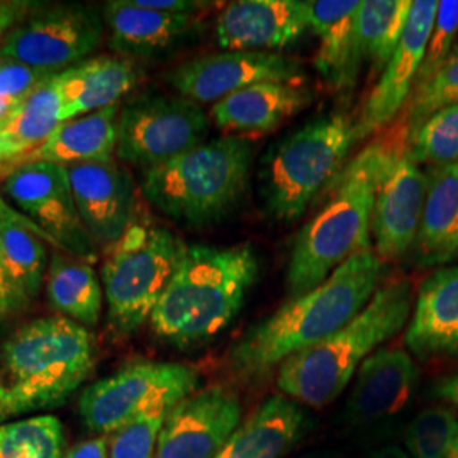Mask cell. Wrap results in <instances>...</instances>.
I'll list each match as a JSON object with an SVG mask.
<instances>
[{"label": "cell", "mask_w": 458, "mask_h": 458, "mask_svg": "<svg viewBox=\"0 0 458 458\" xmlns=\"http://www.w3.org/2000/svg\"><path fill=\"white\" fill-rule=\"evenodd\" d=\"M384 262L372 250L353 255L308 294L289 299L229 350L231 376L259 382L289 357L325 342L360 314L380 287Z\"/></svg>", "instance_id": "6da1fadb"}, {"label": "cell", "mask_w": 458, "mask_h": 458, "mask_svg": "<svg viewBox=\"0 0 458 458\" xmlns=\"http://www.w3.org/2000/svg\"><path fill=\"white\" fill-rule=\"evenodd\" d=\"M406 145L401 126L363 148L329 183V200L295 240L285 276L289 299L311 293L353 255L370 250L377 191Z\"/></svg>", "instance_id": "7a4b0ae2"}, {"label": "cell", "mask_w": 458, "mask_h": 458, "mask_svg": "<svg viewBox=\"0 0 458 458\" xmlns=\"http://www.w3.org/2000/svg\"><path fill=\"white\" fill-rule=\"evenodd\" d=\"M257 277L250 245H185L149 318L155 335L181 348L211 342L238 316Z\"/></svg>", "instance_id": "3957f363"}, {"label": "cell", "mask_w": 458, "mask_h": 458, "mask_svg": "<svg viewBox=\"0 0 458 458\" xmlns=\"http://www.w3.org/2000/svg\"><path fill=\"white\" fill-rule=\"evenodd\" d=\"M94 363L89 329L64 316L17 327L0 348V421L62 406Z\"/></svg>", "instance_id": "277c9868"}, {"label": "cell", "mask_w": 458, "mask_h": 458, "mask_svg": "<svg viewBox=\"0 0 458 458\" xmlns=\"http://www.w3.org/2000/svg\"><path fill=\"white\" fill-rule=\"evenodd\" d=\"M411 308L412 289L408 280H394L378 287L365 310L346 327L278 367L280 393L312 408L331 404L377 346L404 327Z\"/></svg>", "instance_id": "5b68a950"}, {"label": "cell", "mask_w": 458, "mask_h": 458, "mask_svg": "<svg viewBox=\"0 0 458 458\" xmlns=\"http://www.w3.org/2000/svg\"><path fill=\"white\" fill-rule=\"evenodd\" d=\"M253 147L240 136L204 141L168 164L143 172L148 202L175 223L200 228L225 219L245 196Z\"/></svg>", "instance_id": "8992f818"}, {"label": "cell", "mask_w": 458, "mask_h": 458, "mask_svg": "<svg viewBox=\"0 0 458 458\" xmlns=\"http://www.w3.org/2000/svg\"><path fill=\"white\" fill-rule=\"evenodd\" d=\"M353 145L355 123L335 113L314 119L270 148L262 165L268 214L278 221L301 217L312 199L340 175Z\"/></svg>", "instance_id": "52a82bcc"}, {"label": "cell", "mask_w": 458, "mask_h": 458, "mask_svg": "<svg viewBox=\"0 0 458 458\" xmlns=\"http://www.w3.org/2000/svg\"><path fill=\"white\" fill-rule=\"evenodd\" d=\"M185 243L168 229H128L102 265L100 282L109 325L117 335L143 327L177 270Z\"/></svg>", "instance_id": "ba28073f"}, {"label": "cell", "mask_w": 458, "mask_h": 458, "mask_svg": "<svg viewBox=\"0 0 458 458\" xmlns=\"http://www.w3.org/2000/svg\"><path fill=\"white\" fill-rule=\"evenodd\" d=\"M199 372L191 365L143 361L89 386L79 401L83 425L98 437L113 435L140 414L174 408L197 391Z\"/></svg>", "instance_id": "9c48e42d"}, {"label": "cell", "mask_w": 458, "mask_h": 458, "mask_svg": "<svg viewBox=\"0 0 458 458\" xmlns=\"http://www.w3.org/2000/svg\"><path fill=\"white\" fill-rule=\"evenodd\" d=\"M209 117L183 98L141 96L117 115L115 157L145 170L168 164L206 141Z\"/></svg>", "instance_id": "30bf717a"}, {"label": "cell", "mask_w": 458, "mask_h": 458, "mask_svg": "<svg viewBox=\"0 0 458 458\" xmlns=\"http://www.w3.org/2000/svg\"><path fill=\"white\" fill-rule=\"evenodd\" d=\"M104 33L102 9L92 4H38L2 41L0 56L60 73L89 60Z\"/></svg>", "instance_id": "8fae6325"}, {"label": "cell", "mask_w": 458, "mask_h": 458, "mask_svg": "<svg viewBox=\"0 0 458 458\" xmlns=\"http://www.w3.org/2000/svg\"><path fill=\"white\" fill-rule=\"evenodd\" d=\"M2 189L60 251L85 262L96 259V245L83 226L66 166L49 162L17 165Z\"/></svg>", "instance_id": "7c38bea8"}, {"label": "cell", "mask_w": 458, "mask_h": 458, "mask_svg": "<svg viewBox=\"0 0 458 458\" xmlns=\"http://www.w3.org/2000/svg\"><path fill=\"white\" fill-rule=\"evenodd\" d=\"M302 68L272 51H223L192 58L166 73V82L196 104L219 102L250 85L301 83Z\"/></svg>", "instance_id": "4fadbf2b"}, {"label": "cell", "mask_w": 458, "mask_h": 458, "mask_svg": "<svg viewBox=\"0 0 458 458\" xmlns=\"http://www.w3.org/2000/svg\"><path fill=\"white\" fill-rule=\"evenodd\" d=\"M242 403L225 386L185 397L166 416L155 458H216L242 425Z\"/></svg>", "instance_id": "5bb4252c"}, {"label": "cell", "mask_w": 458, "mask_h": 458, "mask_svg": "<svg viewBox=\"0 0 458 458\" xmlns=\"http://www.w3.org/2000/svg\"><path fill=\"white\" fill-rule=\"evenodd\" d=\"M438 11L437 0H414L406 30L389 64L372 89L355 123L357 143L384 130L399 114L414 89L425 58L426 45Z\"/></svg>", "instance_id": "9a60e30c"}, {"label": "cell", "mask_w": 458, "mask_h": 458, "mask_svg": "<svg viewBox=\"0 0 458 458\" xmlns=\"http://www.w3.org/2000/svg\"><path fill=\"white\" fill-rule=\"evenodd\" d=\"M426 174L411 158L408 145L377 191L372 234L376 255L397 260L412 250L425 204Z\"/></svg>", "instance_id": "2e32d148"}, {"label": "cell", "mask_w": 458, "mask_h": 458, "mask_svg": "<svg viewBox=\"0 0 458 458\" xmlns=\"http://www.w3.org/2000/svg\"><path fill=\"white\" fill-rule=\"evenodd\" d=\"M420 370L401 348H380L361 363L344 404V421L353 428L380 425L410 404Z\"/></svg>", "instance_id": "e0dca14e"}, {"label": "cell", "mask_w": 458, "mask_h": 458, "mask_svg": "<svg viewBox=\"0 0 458 458\" xmlns=\"http://www.w3.org/2000/svg\"><path fill=\"white\" fill-rule=\"evenodd\" d=\"M75 204L94 245H117L131 225L134 185L114 160L66 166Z\"/></svg>", "instance_id": "ac0fdd59"}, {"label": "cell", "mask_w": 458, "mask_h": 458, "mask_svg": "<svg viewBox=\"0 0 458 458\" xmlns=\"http://www.w3.org/2000/svg\"><path fill=\"white\" fill-rule=\"evenodd\" d=\"M310 30L306 2L242 0L216 21V41L226 51H272L297 41Z\"/></svg>", "instance_id": "d6986e66"}, {"label": "cell", "mask_w": 458, "mask_h": 458, "mask_svg": "<svg viewBox=\"0 0 458 458\" xmlns=\"http://www.w3.org/2000/svg\"><path fill=\"white\" fill-rule=\"evenodd\" d=\"M109 47L124 58L162 56L189 41L196 16L170 14L143 7L138 0H111L102 7Z\"/></svg>", "instance_id": "ffe728a7"}, {"label": "cell", "mask_w": 458, "mask_h": 458, "mask_svg": "<svg viewBox=\"0 0 458 458\" xmlns=\"http://www.w3.org/2000/svg\"><path fill=\"white\" fill-rule=\"evenodd\" d=\"M404 344L420 360L458 357V267L437 268L421 282Z\"/></svg>", "instance_id": "44dd1931"}, {"label": "cell", "mask_w": 458, "mask_h": 458, "mask_svg": "<svg viewBox=\"0 0 458 458\" xmlns=\"http://www.w3.org/2000/svg\"><path fill=\"white\" fill-rule=\"evenodd\" d=\"M306 7L310 28L319 39L316 70L335 90H352L363 60L357 36L360 0H310Z\"/></svg>", "instance_id": "7402d4cb"}, {"label": "cell", "mask_w": 458, "mask_h": 458, "mask_svg": "<svg viewBox=\"0 0 458 458\" xmlns=\"http://www.w3.org/2000/svg\"><path fill=\"white\" fill-rule=\"evenodd\" d=\"M138 70L128 58L94 56L56 73L62 123L117 106L138 82Z\"/></svg>", "instance_id": "603a6c76"}, {"label": "cell", "mask_w": 458, "mask_h": 458, "mask_svg": "<svg viewBox=\"0 0 458 458\" xmlns=\"http://www.w3.org/2000/svg\"><path fill=\"white\" fill-rule=\"evenodd\" d=\"M311 102V92L301 83H255L216 102L211 117L225 131L263 134L276 130Z\"/></svg>", "instance_id": "cb8c5ba5"}, {"label": "cell", "mask_w": 458, "mask_h": 458, "mask_svg": "<svg viewBox=\"0 0 458 458\" xmlns=\"http://www.w3.org/2000/svg\"><path fill=\"white\" fill-rule=\"evenodd\" d=\"M310 428L306 411L285 395H272L236 428L216 458H282Z\"/></svg>", "instance_id": "d4e9b609"}, {"label": "cell", "mask_w": 458, "mask_h": 458, "mask_svg": "<svg viewBox=\"0 0 458 458\" xmlns=\"http://www.w3.org/2000/svg\"><path fill=\"white\" fill-rule=\"evenodd\" d=\"M411 251L418 267L446 265L457 259L458 162L426 172L423 214Z\"/></svg>", "instance_id": "484cf974"}, {"label": "cell", "mask_w": 458, "mask_h": 458, "mask_svg": "<svg viewBox=\"0 0 458 458\" xmlns=\"http://www.w3.org/2000/svg\"><path fill=\"white\" fill-rule=\"evenodd\" d=\"M117 115L119 107L111 106L98 113L64 121L48 140L17 164L72 165L109 162L117 145Z\"/></svg>", "instance_id": "4316f807"}, {"label": "cell", "mask_w": 458, "mask_h": 458, "mask_svg": "<svg viewBox=\"0 0 458 458\" xmlns=\"http://www.w3.org/2000/svg\"><path fill=\"white\" fill-rule=\"evenodd\" d=\"M49 304L64 318L83 327H98L104 289L90 262L56 250L47 272Z\"/></svg>", "instance_id": "83f0119b"}, {"label": "cell", "mask_w": 458, "mask_h": 458, "mask_svg": "<svg viewBox=\"0 0 458 458\" xmlns=\"http://www.w3.org/2000/svg\"><path fill=\"white\" fill-rule=\"evenodd\" d=\"M55 77L36 89L0 128V164L19 162L41 147L62 124Z\"/></svg>", "instance_id": "f1b7e54d"}, {"label": "cell", "mask_w": 458, "mask_h": 458, "mask_svg": "<svg viewBox=\"0 0 458 458\" xmlns=\"http://www.w3.org/2000/svg\"><path fill=\"white\" fill-rule=\"evenodd\" d=\"M411 0H363L357 16L361 58L380 72L389 64L406 30Z\"/></svg>", "instance_id": "f546056e"}, {"label": "cell", "mask_w": 458, "mask_h": 458, "mask_svg": "<svg viewBox=\"0 0 458 458\" xmlns=\"http://www.w3.org/2000/svg\"><path fill=\"white\" fill-rule=\"evenodd\" d=\"M0 253L17 293L30 304L48 272L45 242L13 221H0Z\"/></svg>", "instance_id": "4dcf8cb0"}, {"label": "cell", "mask_w": 458, "mask_h": 458, "mask_svg": "<svg viewBox=\"0 0 458 458\" xmlns=\"http://www.w3.org/2000/svg\"><path fill=\"white\" fill-rule=\"evenodd\" d=\"M64 425L55 416H31L0 425V458H65Z\"/></svg>", "instance_id": "1f68e13d"}, {"label": "cell", "mask_w": 458, "mask_h": 458, "mask_svg": "<svg viewBox=\"0 0 458 458\" xmlns=\"http://www.w3.org/2000/svg\"><path fill=\"white\" fill-rule=\"evenodd\" d=\"M408 151L416 164L458 162V104L445 106L408 131Z\"/></svg>", "instance_id": "d6a6232c"}, {"label": "cell", "mask_w": 458, "mask_h": 458, "mask_svg": "<svg viewBox=\"0 0 458 458\" xmlns=\"http://www.w3.org/2000/svg\"><path fill=\"white\" fill-rule=\"evenodd\" d=\"M452 104H458V41L442 66L426 82L412 89L403 109V126L411 131L428 115Z\"/></svg>", "instance_id": "836d02e7"}, {"label": "cell", "mask_w": 458, "mask_h": 458, "mask_svg": "<svg viewBox=\"0 0 458 458\" xmlns=\"http://www.w3.org/2000/svg\"><path fill=\"white\" fill-rule=\"evenodd\" d=\"M458 421L455 412L435 406L421 411L406 429V450L411 458H445L454 435L457 431Z\"/></svg>", "instance_id": "e575fe53"}, {"label": "cell", "mask_w": 458, "mask_h": 458, "mask_svg": "<svg viewBox=\"0 0 458 458\" xmlns=\"http://www.w3.org/2000/svg\"><path fill=\"white\" fill-rule=\"evenodd\" d=\"M172 408L140 414L111 435L109 458H155L166 416Z\"/></svg>", "instance_id": "d590c367"}, {"label": "cell", "mask_w": 458, "mask_h": 458, "mask_svg": "<svg viewBox=\"0 0 458 458\" xmlns=\"http://www.w3.org/2000/svg\"><path fill=\"white\" fill-rule=\"evenodd\" d=\"M458 34V0L438 2V11L426 45L425 58L420 68L416 85L426 82L448 58L455 47Z\"/></svg>", "instance_id": "8d00e7d4"}, {"label": "cell", "mask_w": 458, "mask_h": 458, "mask_svg": "<svg viewBox=\"0 0 458 458\" xmlns=\"http://www.w3.org/2000/svg\"><path fill=\"white\" fill-rule=\"evenodd\" d=\"M55 75L56 72L34 68L13 58L0 56V98L17 109L36 89Z\"/></svg>", "instance_id": "74e56055"}, {"label": "cell", "mask_w": 458, "mask_h": 458, "mask_svg": "<svg viewBox=\"0 0 458 458\" xmlns=\"http://www.w3.org/2000/svg\"><path fill=\"white\" fill-rule=\"evenodd\" d=\"M36 5L38 2L30 0H0V45L19 22L30 16Z\"/></svg>", "instance_id": "f35d334b"}, {"label": "cell", "mask_w": 458, "mask_h": 458, "mask_svg": "<svg viewBox=\"0 0 458 458\" xmlns=\"http://www.w3.org/2000/svg\"><path fill=\"white\" fill-rule=\"evenodd\" d=\"M24 308H28V302L17 293L13 280L9 278V274L5 270L2 253H0V318L16 314L22 311Z\"/></svg>", "instance_id": "ab89813d"}, {"label": "cell", "mask_w": 458, "mask_h": 458, "mask_svg": "<svg viewBox=\"0 0 458 458\" xmlns=\"http://www.w3.org/2000/svg\"><path fill=\"white\" fill-rule=\"evenodd\" d=\"M138 2L143 7L170 13V14H183V16H196L197 13H202L214 5L209 2H197V0H138Z\"/></svg>", "instance_id": "60d3db41"}, {"label": "cell", "mask_w": 458, "mask_h": 458, "mask_svg": "<svg viewBox=\"0 0 458 458\" xmlns=\"http://www.w3.org/2000/svg\"><path fill=\"white\" fill-rule=\"evenodd\" d=\"M65 458H109V443L106 437H94L77 443L66 452Z\"/></svg>", "instance_id": "b9f144b4"}, {"label": "cell", "mask_w": 458, "mask_h": 458, "mask_svg": "<svg viewBox=\"0 0 458 458\" xmlns=\"http://www.w3.org/2000/svg\"><path fill=\"white\" fill-rule=\"evenodd\" d=\"M0 221H13V223H16V225H21V226L28 228L30 231H33L34 234L39 236L43 242H47V243H49L53 248H56V243L49 238L48 234H47L43 229L39 228V226H36L33 221H30L24 214L16 211L13 206H9L2 197H0ZM56 250H58V248H56Z\"/></svg>", "instance_id": "7bdbcfd3"}, {"label": "cell", "mask_w": 458, "mask_h": 458, "mask_svg": "<svg viewBox=\"0 0 458 458\" xmlns=\"http://www.w3.org/2000/svg\"><path fill=\"white\" fill-rule=\"evenodd\" d=\"M435 395H438L443 401L450 403L458 411V374L457 376L446 377L440 380L435 389Z\"/></svg>", "instance_id": "ee69618b"}, {"label": "cell", "mask_w": 458, "mask_h": 458, "mask_svg": "<svg viewBox=\"0 0 458 458\" xmlns=\"http://www.w3.org/2000/svg\"><path fill=\"white\" fill-rule=\"evenodd\" d=\"M367 458H411L408 452H404L401 446L389 445V446H382L376 452H372Z\"/></svg>", "instance_id": "f6af8a7d"}, {"label": "cell", "mask_w": 458, "mask_h": 458, "mask_svg": "<svg viewBox=\"0 0 458 458\" xmlns=\"http://www.w3.org/2000/svg\"><path fill=\"white\" fill-rule=\"evenodd\" d=\"M445 458H458V428L455 435H454L452 445H450V450H448V454H446Z\"/></svg>", "instance_id": "bcb514c9"}, {"label": "cell", "mask_w": 458, "mask_h": 458, "mask_svg": "<svg viewBox=\"0 0 458 458\" xmlns=\"http://www.w3.org/2000/svg\"><path fill=\"white\" fill-rule=\"evenodd\" d=\"M302 458H331L327 457V455H323V454H311V455H306V457Z\"/></svg>", "instance_id": "7dc6e473"}]
</instances>
